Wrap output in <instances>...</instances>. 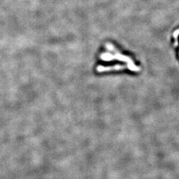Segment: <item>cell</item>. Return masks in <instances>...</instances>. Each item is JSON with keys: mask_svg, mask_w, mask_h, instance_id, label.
Segmentation results:
<instances>
[{"mask_svg": "<svg viewBox=\"0 0 179 179\" xmlns=\"http://www.w3.org/2000/svg\"><path fill=\"white\" fill-rule=\"evenodd\" d=\"M126 68H127L126 65H114L111 66H98L96 68V70L98 72H108L112 70H124Z\"/></svg>", "mask_w": 179, "mask_h": 179, "instance_id": "2", "label": "cell"}, {"mask_svg": "<svg viewBox=\"0 0 179 179\" xmlns=\"http://www.w3.org/2000/svg\"><path fill=\"white\" fill-rule=\"evenodd\" d=\"M178 30H177L175 32H174V38L176 39V41H175V46L176 47H177V45H178V40H177V36H178Z\"/></svg>", "mask_w": 179, "mask_h": 179, "instance_id": "3", "label": "cell"}, {"mask_svg": "<svg viewBox=\"0 0 179 179\" xmlns=\"http://www.w3.org/2000/svg\"><path fill=\"white\" fill-rule=\"evenodd\" d=\"M106 47L109 50H111V51L113 52L114 54H112L109 53H104L100 55V58L101 59L103 60V61H113V60H117V61H119L127 62V68H129L130 70L137 72L140 70V68L135 65L134 61H132V59L130 57L121 54L112 44L107 43Z\"/></svg>", "mask_w": 179, "mask_h": 179, "instance_id": "1", "label": "cell"}]
</instances>
